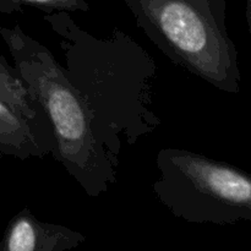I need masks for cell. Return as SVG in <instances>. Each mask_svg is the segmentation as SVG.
I'll return each mask as SVG.
<instances>
[{
	"instance_id": "cell-1",
	"label": "cell",
	"mask_w": 251,
	"mask_h": 251,
	"mask_svg": "<svg viewBox=\"0 0 251 251\" xmlns=\"http://www.w3.org/2000/svg\"><path fill=\"white\" fill-rule=\"evenodd\" d=\"M59 38L63 69L90 110L95 130L110 156L153 134L162 119L152 110L157 65L149 51L122 29L96 37L66 11L46 14Z\"/></svg>"
},
{
	"instance_id": "cell-2",
	"label": "cell",
	"mask_w": 251,
	"mask_h": 251,
	"mask_svg": "<svg viewBox=\"0 0 251 251\" xmlns=\"http://www.w3.org/2000/svg\"><path fill=\"white\" fill-rule=\"evenodd\" d=\"M0 37L14 59L15 69L50 122L55 137L51 156L88 196L108 193L118 181L119 161L105 150L85 100L69 82L63 66L20 25L0 24Z\"/></svg>"
},
{
	"instance_id": "cell-3",
	"label": "cell",
	"mask_w": 251,
	"mask_h": 251,
	"mask_svg": "<svg viewBox=\"0 0 251 251\" xmlns=\"http://www.w3.org/2000/svg\"><path fill=\"white\" fill-rule=\"evenodd\" d=\"M137 27L179 68L227 95L242 90L226 0H123Z\"/></svg>"
},
{
	"instance_id": "cell-4",
	"label": "cell",
	"mask_w": 251,
	"mask_h": 251,
	"mask_svg": "<svg viewBox=\"0 0 251 251\" xmlns=\"http://www.w3.org/2000/svg\"><path fill=\"white\" fill-rule=\"evenodd\" d=\"M154 194L173 216L198 225L251 221L249 173L227 162L181 149L157 153Z\"/></svg>"
},
{
	"instance_id": "cell-5",
	"label": "cell",
	"mask_w": 251,
	"mask_h": 251,
	"mask_svg": "<svg viewBox=\"0 0 251 251\" xmlns=\"http://www.w3.org/2000/svg\"><path fill=\"white\" fill-rule=\"evenodd\" d=\"M86 237L61 225L39 221L28 208L11 218L0 240V251H68Z\"/></svg>"
},
{
	"instance_id": "cell-6",
	"label": "cell",
	"mask_w": 251,
	"mask_h": 251,
	"mask_svg": "<svg viewBox=\"0 0 251 251\" xmlns=\"http://www.w3.org/2000/svg\"><path fill=\"white\" fill-rule=\"evenodd\" d=\"M55 147L49 120H32L0 100V157L26 161L44 158Z\"/></svg>"
},
{
	"instance_id": "cell-7",
	"label": "cell",
	"mask_w": 251,
	"mask_h": 251,
	"mask_svg": "<svg viewBox=\"0 0 251 251\" xmlns=\"http://www.w3.org/2000/svg\"><path fill=\"white\" fill-rule=\"evenodd\" d=\"M0 100L32 120H49L19 71L0 55Z\"/></svg>"
},
{
	"instance_id": "cell-8",
	"label": "cell",
	"mask_w": 251,
	"mask_h": 251,
	"mask_svg": "<svg viewBox=\"0 0 251 251\" xmlns=\"http://www.w3.org/2000/svg\"><path fill=\"white\" fill-rule=\"evenodd\" d=\"M24 6L37 7L46 14L55 11H88V0H0V15L24 12Z\"/></svg>"
},
{
	"instance_id": "cell-9",
	"label": "cell",
	"mask_w": 251,
	"mask_h": 251,
	"mask_svg": "<svg viewBox=\"0 0 251 251\" xmlns=\"http://www.w3.org/2000/svg\"><path fill=\"white\" fill-rule=\"evenodd\" d=\"M247 21H248V27H249V31H251V0H247Z\"/></svg>"
}]
</instances>
